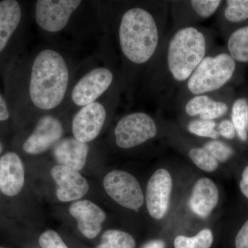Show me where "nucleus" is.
<instances>
[{
    "instance_id": "nucleus-1",
    "label": "nucleus",
    "mask_w": 248,
    "mask_h": 248,
    "mask_svg": "<svg viewBox=\"0 0 248 248\" xmlns=\"http://www.w3.org/2000/svg\"><path fill=\"white\" fill-rule=\"evenodd\" d=\"M211 31L197 26L174 29L164 37L151 63V87L155 94L166 97L186 83L209 53Z\"/></svg>"
},
{
    "instance_id": "nucleus-2",
    "label": "nucleus",
    "mask_w": 248,
    "mask_h": 248,
    "mask_svg": "<svg viewBox=\"0 0 248 248\" xmlns=\"http://www.w3.org/2000/svg\"><path fill=\"white\" fill-rule=\"evenodd\" d=\"M167 11V4L155 1L148 6H133L124 13L118 39L127 61L137 66L151 63L165 37Z\"/></svg>"
},
{
    "instance_id": "nucleus-3",
    "label": "nucleus",
    "mask_w": 248,
    "mask_h": 248,
    "mask_svg": "<svg viewBox=\"0 0 248 248\" xmlns=\"http://www.w3.org/2000/svg\"><path fill=\"white\" fill-rule=\"evenodd\" d=\"M69 82V71L61 54L51 49L42 50L31 68L29 95L37 108L49 110L63 101Z\"/></svg>"
},
{
    "instance_id": "nucleus-4",
    "label": "nucleus",
    "mask_w": 248,
    "mask_h": 248,
    "mask_svg": "<svg viewBox=\"0 0 248 248\" xmlns=\"http://www.w3.org/2000/svg\"><path fill=\"white\" fill-rule=\"evenodd\" d=\"M235 69L236 62L229 53L210 52L186 81V94L192 97L218 91L232 79Z\"/></svg>"
},
{
    "instance_id": "nucleus-5",
    "label": "nucleus",
    "mask_w": 248,
    "mask_h": 248,
    "mask_svg": "<svg viewBox=\"0 0 248 248\" xmlns=\"http://www.w3.org/2000/svg\"><path fill=\"white\" fill-rule=\"evenodd\" d=\"M158 133L157 125L151 115L136 112L124 116L116 125L115 142L122 149H130L153 140Z\"/></svg>"
},
{
    "instance_id": "nucleus-6",
    "label": "nucleus",
    "mask_w": 248,
    "mask_h": 248,
    "mask_svg": "<svg viewBox=\"0 0 248 248\" xmlns=\"http://www.w3.org/2000/svg\"><path fill=\"white\" fill-rule=\"evenodd\" d=\"M104 187L108 195L124 208L138 212L145 202L143 191L130 173L114 170L104 179Z\"/></svg>"
},
{
    "instance_id": "nucleus-7",
    "label": "nucleus",
    "mask_w": 248,
    "mask_h": 248,
    "mask_svg": "<svg viewBox=\"0 0 248 248\" xmlns=\"http://www.w3.org/2000/svg\"><path fill=\"white\" fill-rule=\"evenodd\" d=\"M81 4L80 0H39L35 6L36 22L47 32H59Z\"/></svg>"
},
{
    "instance_id": "nucleus-8",
    "label": "nucleus",
    "mask_w": 248,
    "mask_h": 248,
    "mask_svg": "<svg viewBox=\"0 0 248 248\" xmlns=\"http://www.w3.org/2000/svg\"><path fill=\"white\" fill-rule=\"evenodd\" d=\"M113 79V73L109 68H94L78 81L72 91V100L78 107L89 105L108 90Z\"/></svg>"
},
{
    "instance_id": "nucleus-9",
    "label": "nucleus",
    "mask_w": 248,
    "mask_h": 248,
    "mask_svg": "<svg viewBox=\"0 0 248 248\" xmlns=\"http://www.w3.org/2000/svg\"><path fill=\"white\" fill-rule=\"evenodd\" d=\"M172 190V179L166 169L155 171L147 184V210L152 218L161 220L169 211Z\"/></svg>"
},
{
    "instance_id": "nucleus-10",
    "label": "nucleus",
    "mask_w": 248,
    "mask_h": 248,
    "mask_svg": "<svg viewBox=\"0 0 248 248\" xmlns=\"http://www.w3.org/2000/svg\"><path fill=\"white\" fill-rule=\"evenodd\" d=\"M107 115L106 108L99 102L91 103L81 108L72 123L74 138L86 143L93 141L102 130Z\"/></svg>"
},
{
    "instance_id": "nucleus-11",
    "label": "nucleus",
    "mask_w": 248,
    "mask_h": 248,
    "mask_svg": "<svg viewBox=\"0 0 248 248\" xmlns=\"http://www.w3.org/2000/svg\"><path fill=\"white\" fill-rule=\"evenodd\" d=\"M220 0H192L173 1L172 12L174 29L196 26L211 17L221 6Z\"/></svg>"
},
{
    "instance_id": "nucleus-12",
    "label": "nucleus",
    "mask_w": 248,
    "mask_h": 248,
    "mask_svg": "<svg viewBox=\"0 0 248 248\" xmlns=\"http://www.w3.org/2000/svg\"><path fill=\"white\" fill-rule=\"evenodd\" d=\"M63 133L60 120L53 116H45L39 120L34 131L23 143V151L32 155L45 153L58 143Z\"/></svg>"
},
{
    "instance_id": "nucleus-13",
    "label": "nucleus",
    "mask_w": 248,
    "mask_h": 248,
    "mask_svg": "<svg viewBox=\"0 0 248 248\" xmlns=\"http://www.w3.org/2000/svg\"><path fill=\"white\" fill-rule=\"evenodd\" d=\"M50 172L58 185L57 197L62 202L79 200L89 191V183L78 171L56 165Z\"/></svg>"
},
{
    "instance_id": "nucleus-14",
    "label": "nucleus",
    "mask_w": 248,
    "mask_h": 248,
    "mask_svg": "<svg viewBox=\"0 0 248 248\" xmlns=\"http://www.w3.org/2000/svg\"><path fill=\"white\" fill-rule=\"evenodd\" d=\"M25 183V169L20 156L8 152L0 156V192L8 197L22 192Z\"/></svg>"
},
{
    "instance_id": "nucleus-15",
    "label": "nucleus",
    "mask_w": 248,
    "mask_h": 248,
    "mask_svg": "<svg viewBox=\"0 0 248 248\" xmlns=\"http://www.w3.org/2000/svg\"><path fill=\"white\" fill-rule=\"evenodd\" d=\"M70 214L78 221V228L85 237L95 238L100 233L107 215L100 207L89 200L78 201L71 205Z\"/></svg>"
},
{
    "instance_id": "nucleus-16",
    "label": "nucleus",
    "mask_w": 248,
    "mask_h": 248,
    "mask_svg": "<svg viewBox=\"0 0 248 248\" xmlns=\"http://www.w3.org/2000/svg\"><path fill=\"white\" fill-rule=\"evenodd\" d=\"M218 199L219 192L215 182L208 177L200 178L192 188L189 206L197 216L205 218L216 208Z\"/></svg>"
},
{
    "instance_id": "nucleus-17",
    "label": "nucleus",
    "mask_w": 248,
    "mask_h": 248,
    "mask_svg": "<svg viewBox=\"0 0 248 248\" xmlns=\"http://www.w3.org/2000/svg\"><path fill=\"white\" fill-rule=\"evenodd\" d=\"M89 151L87 143L76 138H67L57 143L53 155L60 165L79 172L84 169Z\"/></svg>"
},
{
    "instance_id": "nucleus-18",
    "label": "nucleus",
    "mask_w": 248,
    "mask_h": 248,
    "mask_svg": "<svg viewBox=\"0 0 248 248\" xmlns=\"http://www.w3.org/2000/svg\"><path fill=\"white\" fill-rule=\"evenodd\" d=\"M184 109L189 117L198 116L200 120L215 121L226 115L228 107L226 103L215 100L208 94H201L189 98Z\"/></svg>"
},
{
    "instance_id": "nucleus-19",
    "label": "nucleus",
    "mask_w": 248,
    "mask_h": 248,
    "mask_svg": "<svg viewBox=\"0 0 248 248\" xmlns=\"http://www.w3.org/2000/svg\"><path fill=\"white\" fill-rule=\"evenodd\" d=\"M22 18L20 5L16 0L0 1V52L7 45Z\"/></svg>"
},
{
    "instance_id": "nucleus-20",
    "label": "nucleus",
    "mask_w": 248,
    "mask_h": 248,
    "mask_svg": "<svg viewBox=\"0 0 248 248\" xmlns=\"http://www.w3.org/2000/svg\"><path fill=\"white\" fill-rule=\"evenodd\" d=\"M228 49L235 62H248V26L236 29L231 34Z\"/></svg>"
},
{
    "instance_id": "nucleus-21",
    "label": "nucleus",
    "mask_w": 248,
    "mask_h": 248,
    "mask_svg": "<svg viewBox=\"0 0 248 248\" xmlns=\"http://www.w3.org/2000/svg\"><path fill=\"white\" fill-rule=\"evenodd\" d=\"M232 122L236 129V133L242 141L248 138V102L245 98L235 101L232 108Z\"/></svg>"
},
{
    "instance_id": "nucleus-22",
    "label": "nucleus",
    "mask_w": 248,
    "mask_h": 248,
    "mask_svg": "<svg viewBox=\"0 0 248 248\" xmlns=\"http://www.w3.org/2000/svg\"><path fill=\"white\" fill-rule=\"evenodd\" d=\"M213 232L208 228L202 230L194 236L179 235L174 239V248H210L213 246Z\"/></svg>"
},
{
    "instance_id": "nucleus-23",
    "label": "nucleus",
    "mask_w": 248,
    "mask_h": 248,
    "mask_svg": "<svg viewBox=\"0 0 248 248\" xmlns=\"http://www.w3.org/2000/svg\"><path fill=\"white\" fill-rule=\"evenodd\" d=\"M133 236L118 230H108L103 234L100 244L97 248H135Z\"/></svg>"
},
{
    "instance_id": "nucleus-24",
    "label": "nucleus",
    "mask_w": 248,
    "mask_h": 248,
    "mask_svg": "<svg viewBox=\"0 0 248 248\" xmlns=\"http://www.w3.org/2000/svg\"><path fill=\"white\" fill-rule=\"evenodd\" d=\"M188 156L197 168L206 172H213L219 163L203 147H194L188 151Z\"/></svg>"
},
{
    "instance_id": "nucleus-25",
    "label": "nucleus",
    "mask_w": 248,
    "mask_h": 248,
    "mask_svg": "<svg viewBox=\"0 0 248 248\" xmlns=\"http://www.w3.org/2000/svg\"><path fill=\"white\" fill-rule=\"evenodd\" d=\"M228 22L238 24L248 19V0H228L223 12Z\"/></svg>"
},
{
    "instance_id": "nucleus-26",
    "label": "nucleus",
    "mask_w": 248,
    "mask_h": 248,
    "mask_svg": "<svg viewBox=\"0 0 248 248\" xmlns=\"http://www.w3.org/2000/svg\"><path fill=\"white\" fill-rule=\"evenodd\" d=\"M216 127L217 123L215 121L196 119L190 121L187 124V130L196 136L215 140L220 138Z\"/></svg>"
},
{
    "instance_id": "nucleus-27",
    "label": "nucleus",
    "mask_w": 248,
    "mask_h": 248,
    "mask_svg": "<svg viewBox=\"0 0 248 248\" xmlns=\"http://www.w3.org/2000/svg\"><path fill=\"white\" fill-rule=\"evenodd\" d=\"M203 148L210 153L218 163H224L234 155V150L224 142L218 140L206 142Z\"/></svg>"
},
{
    "instance_id": "nucleus-28",
    "label": "nucleus",
    "mask_w": 248,
    "mask_h": 248,
    "mask_svg": "<svg viewBox=\"0 0 248 248\" xmlns=\"http://www.w3.org/2000/svg\"><path fill=\"white\" fill-rule=\"evenodd\" d=\"M39 244L42 248H68L58 233L51 230L41 235Z\"/></svg>"
},
{
    "instance_id": "nucleus-29",
    "label": "nucleus",
    "mask_w": 248,
    "mask_h": 248,
    "mask_svg": "<svg viewBox=\"0 0 248 248\" xmlns=\"http://www.w3.org/2000/svg\"><path fill=\"white\" fill-rule=\"evenodd\" d=\"M217 130L220 136L227 140H232L236 135L234 125L232 121L229 120H222L217 126Z\"/></svg>"
},
{
    "instance_id": "nucleus-30",
    "label": "nucleus",
    "mask_w": 248,
    "mask_h": 248,
    "mask_svg": "<svg viewBox=\"0 0 248 248\" xmlns=\"http://www.w3.org/2000/svg\"><path fill=\"white\" fill-rule=\"evenodd\" d=\"M236 248H248V220L243 225L235 238Z\"/></svg>"
},
{
    "instance_id": "nucleus-31",
    "label": "nucleus",
    "mask_w": 248,
    "mask_h": 248,
    "mask_svg": "<svg viewBox=\"0 0 248 248\" xmlns=\"http://www.w3.org/2000/svg\"><path fill=\"white\" fill-rule=\"evenodd\" d=\"M240 190L248 199V166L244 169L239 184Z\"/></svg>"
},
{
    "instance_id": "nucleus-32",
    "label": "nucleus",
    "mask_w": 248,
    "mask_h": 248,
    "mask_svg": "<svg viewBox=\"0 0 248 248\" xmlns=\"http://www.w3.org/2000/svg\"><path fill=\"white\" fill-rule=\"evenodd\" d=\"M10 113L4 97L0 94V122L9 120Z\"/></svg>"
},
{
    "instance_id": "nucleus-33",
    "label": "nucleus",
    "mask_w": 248,
    "mask_h": 248,
    "mask_svg": "<svg viewBox=\"0 0 248 248\" xmlns=\"http://www.w3.org/2000/svg\"><path fill=\"white\" fill-rule=\"evenodd\" d=\"M141 248H166V244L163 240L154 239L148 241Z\"/></svg>"
},
{
    "instance_id": "nucleus-34",
    "label": "nucleus",
    "mask_w": 248,
    "mask_h": 248,
    "mask_svg": "<svg viewBox=\"0 0 248 248\" xmlns=\"http://www.w3.org/2000/svg\"><path fill=\"white\" fill-rule=\"evenodd\" d=\"M3 150H4V147H3V145L1 144V142H0V155L2 153Z\"/></svg>"
},
{
    "instance_id": "nucleus-35",
    "label": "nucleus",
    "mask_w": 248,
    "mask_h": 248,
    "mask_svg": "<svg viewBox=\"0 0 248 248\" xmlns=\"http://www.w3.org/2000/svg\"><path fill=\"white\" fill-rule=\"evenodd\" d=\"M0 248H3V247H1V246H0Z\"/></svg>"
}]
</instances>
